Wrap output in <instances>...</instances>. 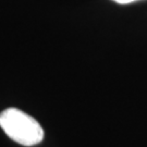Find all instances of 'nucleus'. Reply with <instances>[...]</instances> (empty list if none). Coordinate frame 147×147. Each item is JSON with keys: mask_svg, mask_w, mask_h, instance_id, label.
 <instances>
[{"mask_svg": "<svg viewBox=\"0 0 147 147\" xmlns=\"http://www.w3.org/2000/svg\"><path fill=\"white\" fill-rule=\"evenodd\" d=\"M0 126L11 140L23 146L37 145L44 138L40 124L18 108H8L0 112Z\"/></svg>", "mask_w": 147, "mask_h": 147, "instance_id": "1", "label": "nucleus"}, {"mask_svg": "<svg viewBox=\"0 0 147 147\" xmlns=\"http://www.w3.org/2000/svg\"><path fill=\"white\" fill-rule=\"evenodd\" d=\"M117 3H120V5H126V3H131V2H134V1H137V0H112Z\"/></svg>", "mask_w": 147, "mask_h": 147, "instance_id": "2", "label": "nucleus"}]
</instances>
